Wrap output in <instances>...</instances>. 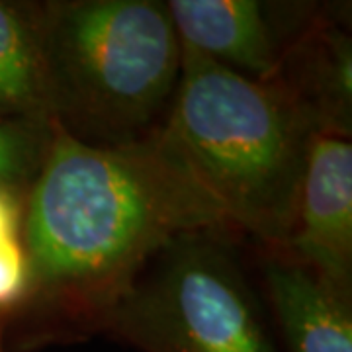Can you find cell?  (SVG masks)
I'll return each instance as SVG.
<instances>
[{"mask_svg": "<svg viewBox=\"0 0 352 352\" xmlns=\"http://www.w3.org/2000/svg\"><path fill=\"white\" fill-rule=\"evenodd\" d=\"M201 229L233 231L161 129L102 147L53 124L22 204L28 284L2 323L6 351L38 352L102 335L153 256Z\"/></svg>", "mask_w": 352, "mask_h": 352, "instance_id": "obj_1", "label": "cell"}, {"mask_svg": "<svg viewBox=\"0 0 352 352\" xmlns=\"http://www.w3.org/2000/svg\"><path fill=\"white\" fill-rule=\"evenodd\" d=\"M159 129L235 233L252 245H286L317 131L286 88L249 80L182 45L178 87Z\"/></svg>", "mask_w": 352, "mask_h": 352, "instance_id": "obj_2", "label": "cell"}, {"mask_svg": "<svg viewBox=\"0 0 352 352\" xmlns=\"http://www.w3.org/2000/svg\"><path fill=\"white\" fill-rule=\"evenodd\" d=\"M51 120L88 145L116 147L163 126L182 43L161 0H38Z\"/></svg>", "mask_w": 352, "mask_h": 352, "instance_id": "obj_3", "label": "cell"}, {"mask_svg": "<svg viewBox=\"0 0 352 352\" xmlns=\"http://www.w3.org/2000/svg\"><path fill=\"white\" fill-rule=\"evenodd\" d=\"M102 335L141 352H282L247 241L226 229L192 231L164 245Z\"/></svg>", "mask_w": 352, "mask_h": 352, "instance_id": "obj_4", "label": "cell"}, {"mask_svg": "<svg viewBox=\"0 0 352 352\" xmlns=\"http://www.w3.org/2000/svg\"><path fill=\"white\" fill-rule=\"evenodd\" d=\"M166 6L182 45L249 80L272 82L321 2L170 0Z\"/></svg>", "mask_w": 352, "mask_h": 352, "instance_id": "obj_5", "label": "cell"}, {"mask_svg": "<svg viewBox=\"0 0 352 352\" xmlns=\"http://www.w3.org/2000/svg\"><path fill=\"white\" fill-rule=\"evenodd\" d=\"M296 261L352 289V141L315 131L286 245Z\"/></svg>", "mask_w": 352, "mask_h": 352, "instance_id": "obj_6", "label": "cell"}, {"mask_svg": "<svg viewBox=\"0 0 352 352\" xmlns=\"http://www.w3.org/2000/svg\"><path fill=\"white\" fill-rule=\"evenodd\" d=\"M252 272L282 352H352V289L274 247L247 241Z\"/></svg>", "mask_w": 352, "mask_h": 352, "instance_id": "obj_7", "label": "cell"}, {"mask_svg": "<svg viewBox=\"0 0 352 352\" xmlns=\"http://www.w3.org/2000/svg\"><path fill=\"white\" fill-rule=\"evenodd\" d=\"M278 82L315 120L317 131L352 138L351 4L321 2L319 10L292 43Z\"/></svg>", "mask_w": 352, "mask_h": 352, "instance_id": "obj_8", "label": "cell"}, {"mask_svg": "<svg viewBox=\"0 0 352 352\" xmlns=\"http://www.w3.org/2000/svg\"><path fill=\"white\" fill-rule=\"evenodd\" d=\"M0 118L51 126L38 0H0Z\"/></svg>", "mask_w": 352, "mask_h": 352, "instance_id": "obj_9", "label": "cell"}, {"mask_svg": "<svg viewBox=\"0 0 352 352\" xmlns=\"http://www.w3.org/2000/svg\"><path fill=\"white\" fill-rule=\"evenodd\" d=\"M51 126L0 118V190L24 200L50 147Z\"/></svg>", "mask_w": 352, "mask_h": 352, "instance_id": "obj_10", "label": "cell"}, {"mask_svg": "<svg viewBox=\"0 0 352 352\" xmlns=\"http://www.w3.org/2000/svg\"><path fill=\"white\" fill-rule=\"evenodd\" d=\"M28 284V266L22 241H0V323L22 302Z\"/></svg>", "mask_w": 352, "mask_h": 352, "instance_id": "obj_11", "label": "cell"}, {"mask_svg": "<svg viewBox=\"0 0 352 352\" xmlns=\"http://www.w3.org/2000/svg\"><path fill=\"white\" fill-rule=\"evenodd\" d=\"M0 352H8L4 346V337H2V323H0Z\"/></svg>", "mask_w": 352, "mask_h": 352, "instance_id": "obj_12", "label": "cell"}]
</instances>
